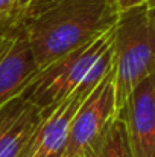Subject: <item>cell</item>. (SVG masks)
I'll return each instance as SVG.
<instances>
[{
	"label": "cell",
	"instance_id": "11",
	"mask_svg": "<svg viewBox=\"0 0 155 157\" xmlns=\"http://www.w3.org/2000/svg\"><path fill=\"white\" fill-rule=\"evenodd\" d=\"M15 5H17V0H0V25L11 26Z\"/></svg>",
	"mask_w": 155,
	"mask_h": 157
},
{
	"label": "cell",
	"instance_id": "5",
	"mask_svg": "<svg viewBox=\"0 0 155 157\" xmlns=\"http://www.w3.org/2000/svg\"><path fill=\"white\" fill-rule=\"evenodd\" d=\"M94 87L76 89L49 111L41 114L21 157H55L62 154L68 139L72 121L79 105Z\"/></svg>",
	"mask_w": 155,
	"mask_h": 157
},
{
	"label": "cell",
	"instance_id": "9",
	"mask_svg": "<svg viewBox=\"0 0 155 157\" xmlns=\"http://www.w3.org/2000/svg\"><path fill=\"white\" fill-rule=\"evenodd\" d=\"M85 157H134L122 116H116Z\"/></svg>",
	"mask_w": 155,
	"mask_h": 157
},
{
	"label": "cell",
	"instance_id": "15",
	"mask_svg": "<svg viewBox=\"0 0 155 157\" xmlns=\"http://www.w3.org/2000/svg\"><path fill=\"white\" fill-rule=\"evenodd\" d=\"M55 157H70V156H65V154H59V156H55Z\"/></svg>",
	"mask_w": 155,
	"mask_h": 157
},
{
	"label": "cell",
	"instance_id": "12",
	"mask_svg": "<svg viewBox=\"0 0 155 157\" xmlns=\"http://www.w3.org/2000/svg\"><path fill=\"white\" fill-rule=\"evenodd\" d=\"M145 2H146V0H113L114 8H116L117 12H122V11H126V9H129V8L143 5Z\"/></svg>",
	"mask_w": 155,
	"mask_h": 157
},
{
	"label": "cell",
	"instance_id": "8",
	"mask_svg": "<svg viewBox=\"0 0 155 157\" xmlns=\"http://www.w3.org/2000/svg\"><path fill=\"white\" fill-rule=\"evenodd\" d=\"M40 121V111L28 101H12L0 117V157H21Z\"/></svg>",
	"mask_w": 155,
	"mask_h": 157
},
{
	"label": "cell",
	"instance_id": "4",
	"mask_svg": "<svg viewBox=\"0 0 155 157\" xmlns=\"http://www.w3.org/2000/svg\"><path fill=\"white\" fill-rule=\"evenodd\" d=\"M116 116V90L113 70H109L79 105L62 154L85 157Z\"/></svg>",
	"mask_w": 155,
	"mask_h": 157
},
{
	"label": "cell",
	"instance_id": "13",
	"mask_svg": "<svg viewBox=\"0 0 155 157\" xmlns=\"http://www.w3.org/2000/svg\"><path fill=\"white\" fill-rule=\"evenodd\" d=\"M145 8H146V14L152 23V26L155 28V0H146L145 3Z\"/></svg>",
	"mask_w": 155,
	"mask_h": 157
},
{
	"label": "cell",
	"instance_id": "3",
	"mask_svg": "<svg viewBox=\"0 0 155 157\" xmlns=\"http://www.w3.org/2000/svg\"><path fill=\"white\" fill-rule=\"evenodd\" d=\"M111 70L119 114L131 92L145 78L155 73V28L145 5L117 14Z\"/></svg>",
	"mask_w": 155,
	"mask_h": 157
},
{
	"label": "cell",
	"instance_id": "14",
	"mask_svg": "<svg viewBox=\"0 0 155 157\" xmlns=\"http://www.w3.org/2000/svg\"><path fill=\"white\" fill-rule=\"evenodd\" d=\"M14 101H15V99H14ZM9 104H11V102H9ZM9 104H6V105H5V107H2V108H0V117H2V116H3V113H5V111H6V108H8V107H9Z\"/></svg>",
	"mask_w": 155,
	"mask_h": 157
},
{
	"label": "cell",
	"instance_id": "6",
	"mask_svg": "<svg viewBox=\"0 0 155 157\" xmlns=\"http://www.w3.org/2000/svg\"><path fill=\"white\" fill-rule=\"evenodd\" d=\"M134 157H155V73L145 78L119 111Z\"/></svg>",
	"mask_w": 155,
	"mask_h": 157
},
{
	"label": "cell",
	"instance_id": "10",
	"mask_svg": "<svg viewBox=\"0 0 155 157\" xmlns=\"http://www.w3.org/2000/svg\"><path fill=\"white\" fill-rule=\"evenodd\" d=\"M58 2L61 0H17L11 28H20L23 23L46 11L47 8L56 5Z\"/></svg>",
	"mask_w": 155,
	"mask_h": 157
},
{
	"label": "cell",
	"instance_id": "2",
	"mask_svg": "<svg viewBox=\"0 0 155 157\" xmlns=\"http://www.w3.org/2000/svg\"><path fill=\"white\" fill-rule=\"evenodd\" d=\"M114 25L38 70L20 98L37 107L41 116L76 89L98 86L111 70Z\"/></svg>",
	"mask_w": 155,
	"mask_h": 157
},
{
	"label": "cell",
	"instance_id": "7",
	"mask_svg": "<svg viewBox=\"0 0 155 157\" xmlns=\"http://www.w3.org/2000/svg\"><path fill=\"white\" fill-rule=\"evenodd\" d=\"M38 72L32 51L21 34H6L0 48V108L18 99Z\"/></svg>",
	"mask_w": 155,
	"mask_h": 157
},
{
	"label": "cell",
	"instance_id": "1",
	"mask_svg": "<svg viewBox=\"0 0 155 157\" xmlns=\"http://www.w3.org/2000/svg\"><path fill=\"white\" fill-rule=\"evenodd\" d=\"M117 14L111 0H61L18 29L41 70L113 26Z\"/></svg>",
	"mask_w": 155,
	"mask_h": 157
},
{
	"label": "cell",
	"instance_id": "16",
	"mask_svg": "<svg viewBox=\"0 0 155 157\" xmlns=\"http://www.w3.org/2000/svg\"><path fill=\"white\" fill-rule=\"evenodd\" d=\"M111 2H113V0H111Z\"/></svg>",
	"mask_w": 155,
	"mask_h": 157
}]
</instances>
